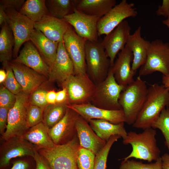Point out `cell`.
Listing matches in <instances>:
<instances>
[{
  "label": "cell",
  "instance_id": "obj_13",
  "mask_svg": "<svg viewBox=\"0 0 169 169\" xmlns=\"http://www.w3.org/2000/svg\"><path fill=\"white\" fill-rule=\"evenodd\" d=\"M100 18L86 14L76 9L63 20L72 26L76 33L86 41H98L97 23Z\"/></svg>",
  "mask_w": 169,
  "mask_h": 169
},
{
  "label": "cell",
  "instance_id": "obj_21",
  "mask_svg": "<svg viewBox=\"0 0 169 169\" xmlns=\"http://www.w3.org/2000/svg\"><path fill=\"white\" fill-rule=\"evenodd\" d=\"M75 128L80 147L90 151L96 155L105 145L107 142L98 136L89 123L80 115L76 120Z\"/></svg>",
  "mask_w": 169,
  "mask_h": 169
},
{
  "label": "cell",
  "instance_id": "obj_6",
  "mask_svg": "<svg viewBox=\"0 0 169 169\" xmlns=\"http://www.w3.org/2000/svg\"><path fill=\"white\" fill-rule=\"evenodd\" d=\"M85 60L88 75L97 84L107 77L110 66L101 42L86 41L85 43Z\"/></svg>",
  "mask_w": 169,
  "mask_h": 169
},
{
  "label": "cell",
  "instance_id": "obj_42",
  "mask_svg": "<svg viewBox=\"0 0 169 169\" xmlns=\"http://www.w3.org/2000/svg\"><path fill=\"white\" fill-rule=\"evenodd\" d=\"M10 108L0 107V133L2 136L4 133L7 126L8 114Z\"/></svg>",
  "mask_w": 169,
  "mask_h": 169
},
{
  "label": "cell",
  "instance_id": "obj_38",
  "mask_svg": "<svg viewBox=\"0 0 169 169\" xmlns=\"http://www.w3.org/2000/svg\"><path fill=\"white\" fill-rule=\"evenodd\" d=\"M8 62L3 64L7 70L6 77L4 81L5 85L8 90L16 95L22 91V88L16 79Z\"/></svg>",
  "mask_w": 169,
  "mask_h": 169
},
{
  "label": "cell",
  "instance_id": "obj_36",
  "mask_svg": "<svg viewBox=\"0 0 169 169\" xmlns=\"http://www.w3.org/2000/svg\"><path fill=\"white\" fill-rule=\"evenodd\" d=\"M120 169H163L161 157L155 162L150 163H143L141 162L133 160H123Z\"/></svg>",
  "mask_w": 169,
  "mask_h": 169
},
{
  "label": "cell",
  "instance_id": "obj_16",
  "mask_svg": "<svg viewBox=\"0 0 169 169\" xmlns=\"http://www.w3.org/2000/svg\"><path fill=\"white\" fill-rule=\"evenodd\" d=\"M35 149L23 136H14L5 141L0 148V168L8 166L13 158L25 156L33 157Z\"/></svg>",
  "mask_w": 169,
  "mask_h": 169
},
{
  "label": "cell",
  "instance_id": "obj_39",
  "mask_svg": "<svg viewBox=\"0 0 169 169\" xmlns=\"http://www.w3.org/2000/svg\"><path fill=\"white\" fill-rule=\"evenodd\" d=\"M47 92L46 90L38 88L31 93L29 96V104L37 106L44 110L48 104L46 100Z\"/></svg>",
  "mask_w": 169,
  "mask_h": 169
},
{
  "label": "cell",
  "instance_id": "obj_23",
  "mask_svg": "<svg viewBox=\"0 0 169 169\" xmlns=\"http://www.w3.org/2000/svg\"><path fill=\"white\" fill-rule=\"evenodd\" d=\"M69 24L63 19L50 15L45 16L39 21L34 23V28L41 31L49 39L58 43L64 42V36Z\"/></svg>",
  "mask_w": 169,
  "mask_h": 169
},
{
  "label": "cell",
  "instance_id": "obj_2",
  "mask_svg": "<svg viewBox=\"0 0 169 169\" xmlns=\"http://www.w3.org/2000/svg\"><path fill=\"white\" fill-rule=\"evenodd\" d=\"M156 130L152 127L146 128L140 133L133 131L127 133L123 143L125 145H131L132 150L128 156L122 160H126L134 158L149 162L156 161L161 157V151L156 138Z\"/></svg>",
  "mask_w": 169,
  "mask_h": 169
},
{
  "label": "cell",
  "instance_id": "obj_12",
  "mask_svg": "<svg viewBox=\"0 0 169 169\" xmlns=\"http://www.w3.org/2000/svg\"><path fill=\"white\" fill-rule=\"evenodd\" d=\"M135 5L122 0L99 20L97 23L99 36L106 35L114 30L125 19L136 17L138 13Z\"/></svg>",
  "mask_w": 169,
  "mask_h": 169
},
{
  "label": "cell",
  "instance_id": "obj_5",
  "mask_svg": "<svg viewBox=\"0 0 169 169\" xmlns=\"http://www.w3.org/2000/svg\"><path fill=\"white\" fill-rule=\"evenodd\" d=\"M125 88L117 83L110 66L105 79L95 84L90 103L96 107L104 109H122L119 103V99Z\"/></svg>",
  "mask_w": 169,
  "mask_h": 169
},
{
  "label": "cell",
  "instance_id": "obj_32",
  "mask_svg": "<svg viewBox=\"0 0 169 169\" xmlns=\"http://www.w3.org/2000/svg\"><path fill=\"white\" fill-rule=\"evenodd\" d=\"M67 102L48 104L44 110L43 122L50 129L64 117L68 109Z\"/></svg>",
  "mask_w": 169,
  "mask_h": 169
},
{
  "label": "cell",
  "instance_id": "obj_24",
  "mask_svg": "<svg viewBox=\"0 0 169 169\" xmlns=\"http://www.w3.org/2000/svg\"><path fill=\"white\" fill-rule=\"evenodd\" d=\"M141 27L139 26L134 33L130 35L126 45L133 53L131 67L135 72L145 63L150 43L141 37Z\"/></svg>",
  "mask_w": 169,
  "mask_h": 169
},
{
  "label": "cell",
  "instance_id": "obj_40",
  "mask_svg": "<svg viewBox=\"0 0 169 169\" xmlns=\"http://www.w3.org/2000/svg\"><path fill=\"white\" fill-rule=\"evenodd\" d=\"M16 95L5 87H2L0 90V107L11 108L16 100Z\"/></svg>",
  "mask_w": 169,
  "mask_h": 169
},
{
  "label": "cell",
  "instance_id": "obj_35",
  "mask_svg": "<svg viewBox=\"0 0 169 169\" xmlns=\"http://www.w3.org/2000/svg\"><path fill=\"white\" fill-rule=\"evenodd\" d=\"M95 155L90 151L80 147L77 163L78 169H94Z\"/></svg>",
  "mask_w": 169,
  "mask_h": 169
},
{
  "label": "cell",
  "instance_id": "obj_4",
  "mask_svg": "<svg viewBox=\"0 0 169 169\" xmlns=\"http://www.w3.org/2000/svg\"><path fill=\"white\" fill-rule=\"evenodd\" d=\"M80 147L76 136L65 144L38 151L52 169H78L77 160Z\"/></svg>",
  "mask_w": 169,
  "mask_h": 169
},
{
  "label": "cell",
  "instance_id": "obj_33",
  "mask_svg": "<svg viewBox=\"0 0 169 169\" xmlns=\"http://www.w3.org/2000/svg\"><path fill=\"white\" fill-rule=\"evenodd\" d=\"M151 127L160 130L165 139V143L169 151V108H164L152 124Z\"/></svg>",
  "mask_w": 169,
  "mask_h": 169
},
{
  "label": "cell",
  "instance_id": "obj_34",
  "mask_svg": "<svg viewBox=\"0 0 169 169\" xmlns=\"http://www.w3.org/2000/svg\"><path fill=\"white\" fill-rule=\"evenodd\" d=\"M121 138L119 135L112 136L104 147L95 155L94 169H106L107 157L113 144Z\"/></svg>",
  "mask_w": 169,
  "mask_h": 169
},
{
  "label": "cell",
  "instance_id": "obj_48",
  "mask_svg": "<svg viewBox=\"0 0 169 169\" xmlns=\"http://www.w3.org/2000/svg\"><path fill=\"white\" fill-rule=\"evenodd\" d=\"M163 169H169V154L166 153L161 157Z\"/></svg>",
  "mask_w": 169,
  "mask_h": 169
},
{
  "label": "cell",
  "instance_id": "obj_1",
  "mask_svg": "<svg viewBox=\"0 0 169 169\" xmlns=\"http://www.w3.org/2000/svg\"><path fill=\"white\" fill-rule=\"evenodd\" d=\"M169 105V90L163 84L150 85L146 101L132 127L143 130L151 127L162 110Z\"/></svg>",
  "mask_w": 169,
  "mask_h": 169
},
{
  "label": "cell",
  "instance_id": "obj_15",
  "mask_svg": "<svg viewBox=\"0 0 169 169\" xmlns=\"http://www.w3.org/2000/svg\"><path fill=\"white\" fill-rule=\"evenodd\" d=\"M67 106L76 112L87 121L92 119H100L105 120L114 124L126 122L122 109H104L96 107L90 102L78 105L69 104Z\"/></svg>",
  "mask_w": 169,
  "mask_h": 169
},
{
  "label": "cell",
  "instance_id": "obj_17",
  "mask_svg": "<svg viewBox=\"0 0 169 169\" xmlns=\"http://www.w3.org/2000/svg\"><path fill=\"white\" fill-rule=\"evenodd\" d=\"M79 116L76 112L68 107L62 119L48 129L49 135L55 145L65 144L77 136L75 123Z\"/></svg>",
  "mask_w": 169,
  "mask_h": 169
},
{
  "label": "cell",
  "instance_id": "obj_30",
  "mask_svg": "<svg viewBox=\"0 0 169 169\" xmlns=\"http://www.w3.org/2000/svg\"><path fill=\"white\" fill-rule=\"evenodd\" d=\"M19 12L34 23L39 21L45 16L49 14L45 0H27Z\"/></svg>",
  "mask_w": 169,
  "mask_h": 169
},
{
  "label": "cell",
  "instance_id": "obj_11",
  "mask_svg": "<svg viewBox=\"0 0 169 169\" xmlns=\"http://www.w3.org/2000/svg\"><path fill=\"white\" fill-rule=\"evenodd\" d=\"M65 49L73 65L74 74H87L85 60L86 40L79 36L69 25L63 38Z\"/></svg>",
  "mask_w": 169,
  "mask_h": 169
},
{
  "label": "cell",
  "instance_id": "obj_10",
  "mask_svg": "<svg viewBox=\"0 0 169 169\" xmlns=\"http://www.w3.org/2000/svg\"><path fill=\"white\" fill-rule=\"evenodd\" d=\"M5 11L8 17L7 23L14 38L13 56L15 59L22 45L30 40L31 34L34 28V23L14 9L7 8Z\"/></svg>",
  "mask_w": 169,
  "mask_h": 169
},
{
  "label": "cell",
  "instance_id": "obj_47",
  "mask_svg": "<svg viewBox=\"0 0 169 169\" xmlns=\"http://www.w3.org/2000/svg\"><path fill=\"white\" fill-rule=\"evenodd\" d=\"M56 93L54 90L48 91L46 95V100L48 104L56 103Z\"/></svg>",
  "mask_w": 169,
  "mask_h": 169
},
{
  "label": "cell",
  "instance_id": "obj_20",
  "mask_svg": "<svg viewBox=\"0 0 169 169\" xmlns=\"http://www.w3.org/2000/svg\"><path fill=\"white\" fill-rule=\"evenodd\" d=\"M133 54L125 45L119 53L118 57L111 67L114 76L117 83L125 87L134 81L136 72L132 69L131 63Z\"/></svg>",
  "mask_w": 169,
  "mask_h": 169
},
{
  "label": "cell",
  "instance_id": "obj_9",
  "mask_svg": "<svg viewBox=\"0 0 169 169\" xmlns=\"http://www.w3.org/2000/svg\"><path fill=\"white\" fill-rule=\"evenodd\" d=\"M67 91L69 104H81L90 102L95 84L87 74H73L61 84Z\"/></svg>",
  "mask_w": 169,
  "mask_h": 169
},
{
  "label": "cell",
  "instance_id": "obj_46",
  "mask_svg": "<svg viewBox=\"0 0 169 169\" xmlns=\"http://www.w3.org/2000/svg\"><path fill=\"white\" fill-rule=\"evenodd\" d=\"M29 164L27 161L23 160H18L13 163L11 169H28Z\"/></svg>",
  "mask_w": 169,
  "mask_h": 169
},
{
  "label": "cell",
  "instance_id": "obj_26",
  "mask_svg": "<svg viewBox=\"0 0 169 169\" xmlns=\"http://www.w3.org/2000/svg\"><path fill=\"white\" fill-rule=\"evenodd\" d=\"M48 129L42 122L29 128L22 136L38 151L52 148L56 145L49 135Z\"/></svg>",
  "mask_w": 169,
  "mask_h": 169
},
{
  "label": "cell",
  "instance_id": "obj_25",
  "mask_svg": "<svg viewBox=\"0 0 169 169\" xmlns=\"http://www.w3.org/2000/svg\"><path fill=\"white\" fill-rule=\"evenodd\" d=\"M30 41L45 62L51 68L56 57L59 43L49 39L41 31L35 28L31 34Z\"/></svg>",
  "mask_w": 169,
  "mask_h": 169
},
{
  "label": "cell",
  "instance_id": "obj_45",
  "mask_svg": "<svg viewBox=\"0 0 169 169\" xmlns=\"http://www.w3.org/2000/svg\"><path fill=\"white\" fill-rule=\"evenodd\" d=\"M66 102L68 103L67 92L65 88H62V90L57 92L56 103H62Z\"/></svg>",
  "mask_w": 169,
  "mask_h": 169
},
{
  "label": "cell",
  "instance_id": "obj_29",
  "mask_svg": "<svg viewBox=\"0 0 169 169\" xmlns=\"http://www.w3.org/2000/svg\"><path fill=\"white\" fill-rule=\"evenodd\" d=\"M0 32V61L9 62L13 56L15 40L13 32L7 22L1 26Z\"/></svg>",
  "mask_w": 169,
  "mask_h": 169
},
{
  "label": "cell",
  "instance_id": "obj_14",
  "mask_svg": "<svg viewBox=\"0 0 169 169\" xmlns=\"http://www.w3.org/2000/svg\"><path fill=\"white\" fill-rule=\"evenodd\" d=\"M131 29L128 22L124 20L106 35L101 42L110 60V66L113 65L117 54L126 45L131 35Z\"/></svg>",
  "mask_w": 169,
  "mask_h": 169
},
{
  "label": "cell",
  "instance_id": "obj_44",
  "mask_svg": "<svg viewBox=\"0 0 169 169\" xmlns=\"http://www.w3.org/2000/svg\"><path fill=\"white\" fill-rule=\"evenodd\" d=\"M156 13L157 16L167 18L169 15V0H163L162 5L159 6Z\"/></svg>",
  "mask_w": 169,
  "mask_h": 169
},
{
  "label": "cell",
  "instance_id": "obj_18",
  "mask_svg": "<svg viewBox=\"0 0 169 169\" xmlns=\"http://www.w3.org/2000/svg\"><path fill=\"white\" fill-rule=\"evenodd\" d=\"M8 63L25 93L30 94L45 80V76L24 65L13 61Z\"/></svg>",
  "mask_w": 169,
  "mask_h": 169
},
{
  "label": "cell",
  "instance_id": "obj_37",
  "mask_svg": "<svg viewBox=\"0 0 169 169\" xmlns=\"http://www.w3.org/2000/svg\"><path fill=\"white\" fill-rule=\"evenodd\" d=\"M44 110L36 105L29 104L26 113V122L28 129L43 122Z\"/></svg>",
  "mask_w": 169,
  "mask_h": 169
},
{
  "label": "cell",
  "instance_id": "obj_19",
  "mask_svg": "<svg viewBox=\"0 0 169 169\" xmlns=\"http://www.w3.org/2000/svg\"><path fill=\"white\" fill-rule=\"evenodd\" d=\"M12 61L24 65L45 77H49L50 68L30 40L24 43L19 54Z\"/></svg>",
  "mask_w": 169,
  "mask_h": 169
},
{
  "label": "cell",
  "instance_id": "obj_3",
  "mask_svg": "<svg viewBox=\"0 0 169 169\" xmlns=\"http://www.w3.org/2000/svg\"><path fill=\"white\" fill-rule=\"evenodd\" d=\"M148 89L146 82L139 76L121 93L119 103L128 125H132L136 120L146 101Z\"/></svg>",
  "mask_w": 169,
  "mask_h": 169
},
{
  "label": "cell",
  "instance_id": "obj_31",
  "mask_svg": "<svg viewBox=\"0 0 169 169\" xmlns=\"http://www.w3.org/2000/svg\"><path fill=\"white\" fill-rule=\"evenodd\" d=\"M77 0H48L46 3L49 15L63 19L73 13L76 9Z\"/></svg>",
  "mask_w": 169,
  "mask_h": 169
},
{
  "label": "cell",
  "instance_id": "obj_27",
  "mask_svg": "<svg viewBox=\"0 0 169 169\" xmlns=\"http://www.w3.org/2000/svg\"><path fill=\"white\" fill-rule=\"evenodd\" d=\"M87 122L98 136L106 142L112 136L119 135L124 139L127 135L124 123L114 124L100 119H92Z\"/></svg>",
  "mask_w": 169,
  "mask_h": 169
},
{
  "label": "cell",
  "instance_id": "obj_51",
  "mask_svg": "<svg viewBox=\"0 0 169 169\" xmlns=\"http://www.w3.org/2000/svg\"><path fill=\"white\" fill-rule=\"evenodd\" d=\"M7 76L6 73L3 69H1L0 70V83L4 82Z\"/></svg>",
  "mask_w": 169,
  "mask_h": 169
},
{
  "label": "cell",
  "instance_id": "obj_43",
  "mask_svg": "<svg viewBox=\"0 0 169 169\" xmlns=\"http://www.w3.org/2000/svg\"><path fill=\"white\" fill-rule=\"evenodd\" d=\"M33 158L36 164V169H52L47 162L36 149Z\"/></svg>",
  "mask_w": 169,
  "mask_h": 169
},
{
  "label": "cell",
  "instance_id": "obj_50",
  "mask_svg": "<svg viewBox=\"0 0 169 169\" xmlns=\"http://www.w3.org/2000/svg\"><path fill=\"white\" fill-rule=\"evenodd\" d=\"M162 82L163 85L169 90V74L163 75Z\"/></svg>",
  "mask_w": 169,
  "mask_h": 169
},
{
  "label": "cell",
  "instance_id": "obj_49",
  "mask_svg": "<svg viewBox=\"0 0 169 169\" xmlns=\"http://www.w3.org/2000/svg\"><path fill=\"white\" fill-rule=\"evenodd\" d=\"M8 17L5 10L0 6V25L1 27L7 22Z\"/></svg>",
  "mask_w": 169,
  "mask_h": 169
},
{
  "label": "cell",
  "instance_id": "obj_7",
  "mask_svg": "<svg viewBox=\"0 0 169 169\" xmlns=\"http://www.w3.org/2000/svg\"><path fill=\"white\" fill-rule=\"evenodd\" d=\"M156 72L164 75L169 74V43L160 39L150 42L146 60L140 68L139 76L146 75Z\"/></svg>",
  "mask_w": 169,
  "mask_h": 169
},
{
  "label": "cell",
  "instance_id": "obj_28",
  "mask_svg": "<svg viewBox=\"0 0 169 169\" xmlns=\"http://www.w3.org/2000/svg\"><path fill=\"white\" fill-rule=\"evenodd\" d=\"M116 5L115 0H77L76 9L86 14L101 18Z\"/></svg>",
  "mask_w": 169,
  "mask_h": 169
},
{
  "label": "cell",
  "instance_id": "obj_52",
  "mask_svg": "<svg viewBox=\"0 0 169 169\" xmlns=\"http://www.w3.org/2000/svg\"><path fill=\"white\" fill-rule=\"evenodd\" d=\"M162 23L169 28V15L167 19L162 21Z\"/></svg>",
  "mask_w": 169,
  "mask_h": 169
},
{
  "label": "cell",
  "instance_id": "obj_22",
  "mask_svg": "<svg viewBox=\"0 0 169 169\" xmlns=\"http://www.w3.org/2000/svg\"><path fill=\"white\" fill-rule=\"evenodd\" d=\"M72 62L65 49L64 42L59 43L56 57L50 68L49 77L61 84L70 76L74 74Z\"/></svg>",
  "mask_w": 169,
  "mask_h": 169
},
{
  "label": "cell",
  "instance_id": "obj_8",
  "mask_svg": "<svg viewBox=\"0 0 169 169\" xmlns=\"http://www.w3.org/2000/svg\"><path fill=\"white\" fill-rule=\"evenodd\" d=\"M16 96L15 102L8 112L6 130L2 136L5 141L13 137L22 136L29 129L26 118L29 94L22 91Z\"/></svg>",
  "mask_w": 169,
  "mask_h": 169
},
{
  "label": "cell",
  "instance_id": "obj_41",
  "mask_svg": "<svg viewBox=\"0 0 169 169\" xmlns=\"http://www.w3.org/2000/svg\"><path fill=\"white\" fill-rule=\"evenodd\" d=\"M25 1L24 0H0V6L4 10L13 8L19 12Z\"/></svg>",
  "mask_w": 169,
  "mask_h": 169
}]
</instances>
